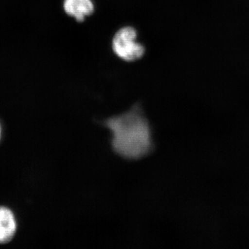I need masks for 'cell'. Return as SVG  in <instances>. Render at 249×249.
Masks as SVG:
<instances>
[{
    "instance_id": "obj_1",
    "label": "cell",
    "mask_w": 249,
    "mask_h": 249,
    "mask_svg": "<svg viewBox=\"0 0 249 249\" xmlns=\"http://www.w3.org/2000/svg\"><path fill=\"white\" fill-rule=\"evenodd\" d=\"M103 124L110 133L111 149L124 160H142L155 148L151 124L139 103L107 118Z\"/></svg>"
},
{
    "instance_id": "obj_2",
    "label": "cell",
    "mask_w": 249,
    "mask_h": 249,
    "mask_svg": "<svg viewBox=\"0 0 249 249\" xmlns=\"http://www.w3.org/2000/svg\"><path fill=\"white\" fill-rule=\"evenodd\" d=\"M137 31L134 27L121 28L114 36L111 42L113 52L126 62L140 60L145 54V47L137 42Z\"/></svg>"
},
{
    "instance_id": "obj_3",
    "label": "cell",
    "mask_w": 249,
    "mask_h": 249,
    "mask_svg": "<svg viewBox=\"0 0 249 249\" xmlns=\"http://www.w3.org/2000/svg\"><path fill=\"white\" fill-rule=\"evenodd\" d=\"M63 6L66 14L78 22H83L85 18L93 14L95 9L92 0H65Z\"/></svg>"
},
{
    "instance_id": "obj_4",
    "label": "cell",
    "mask_w": 249,
    "mask_h": 249,
    "mask_svg": "<svg viewBox=\"0 0 249 249\" xmlns=\"http://www.w3.org/2000/svg\"><path fill=\"white\" fill-rule=\"evenodd\" d=\"M17 230V223L14 213L8 208L0 207V244L12 240Z\"/></svg>"
},
{
    "instance_id": "obj_5",
    "label": "cell",
    "mask_w": 249,
    "mask_h": 249,
    "mask_svg": "<svg viewBox=\"0 0 249 249\" xmlns=\"http://www.w3.org/2000/svg\"><path fill=\"white\" fill-rule=\"evenodd\" d=\"M0 135H1V128H0Z\"/></svg>"
}]
</instances>
